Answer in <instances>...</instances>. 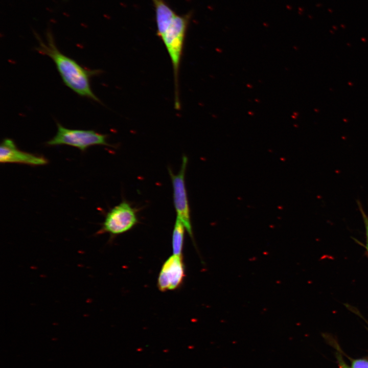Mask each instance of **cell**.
Masks as SVG:
<instances>
[{
	"mask_svg": "<svg viewBox=\"0 0 368 368\" xmlns=\"http://www.w3.org/2000/svg\"><path fill=\"white\" fill-rule=\"evenodd\" d=\"M157 34L162 40L172 64L175 87V106L180 108L178 74L186 35L191 13L177 14L165 0H152Z\"/></svg>",
	"mask_w": 368,
	"mask_h": 368,
	"instance_id": "1",
	"label": "cell"
},
{
	"mask_svg": "<svg viewBox=\"0 0 368 368\" xmlns=\"http://www.w3.org/2000/svg\"><path fill=\"white\" fill-rule=\"evenodd\" d=\"M34 34L39 42L36 50L53 60L65 84L79 95L100 102L91 89L89 81L90 77L97 74L99 71L86 70L60 52L51 32H47L48 44L44 43L36 33Z\"/></svg>",
	"mask_w": 368,
	"mask_h": 368,
	"instance_id": "2",
	"label": "cell"
},
{
	"mask_svg": "<svg viewBox=\"0 0 368 368\" xmlns=\"http://www.w3.org/2000/svg\"><path fill=\"white\" fill-rule=\"evenodd\" d=\"M56 135L46 144L48 146L66 145L79 149L82 151L94 145L111 147L106 141L107 135L93 130L72 129L57 123Z\"/></svg>",
	"mask_w": 368,
	"mask_h": 368,
	"instance_id": "3",
	"label": "cell"
},
{
	"mask_svg": "<svg viewBox=\"0 0 368 368\" xmlns=\"http://www.w3.org/2000/svg\"><path fill=\"white\" fill-rule=\"evenodd\" d=\"M138 222L136 209L123 200L106 213L101 228L96 234L108 233L112 237L128 232Z\"/></svg>",
	"mask_w": 368,
	"mask_h": 368,
	"instance_id": "4",
	"label": "cell"
},
{
	"mask_svg": "<svg viewBox=\"0 0 368 368\" xmlns=\"http://www.w3.org/2000/svg\"><path fill=\"white\" fill-rule=\"evenodd\" d=\"M188 161V157L183 155L180 169L176 174H174L170 168H168V170L172 183L173 203L176 217L182 222L186 231L193 239L191 212L185 183Z\"/></svg>",
	"mask_w": 368,
	"mask_h": 368,
	"instance_id": "5",
	"label": "cell"
},
{
	"mask_svg": "<svg viewBox=\"0 0 368 368\" xmlns=\"http://www.w3.org/2000/svg\"><path fill=\"white\" fill-rule=\"evenodd\" d=\"M185 266L181 255H173L164 263L157 279L159 290L166 291L177 289L185 277Z\"/></svg>",
	"mask_w": 368,
	"mask_h": 368,
	"instance_id": "6",
	"label": "cell"
},
{
	"mask_svg": "<svg viewBox=\"0 0 368 368\" xmlns=\"http://www.w3.org/2000/svg\"><path fill=\"white\" fill-rule=\"evenodd\" d=\"M1 163H15L30 166H42L48 163L44 157L19 150L14 141L9 138L4 139L0 146Z\"/></svg>",
	"mask_w": 368,
	"mask_h": 368,
	"instance_id": "7",
	"label": "cell"
},
{
	"mask_svg": "<svg viewBox=\"0 0 368 368\" xmlns=\"http://www.w3.org/2000/svg\"><path fill=\"white\" fill-rule=\"evenodd\" d=\"M186 229L179 219L176 217L172 233V245L173 255H181L185 232Z\"/></svg>",
	"mask_w": 368,
	"mask_h": 368,
	"instance_id": "8",
	"label": "cell"
},
{
	"mask_svg": "<svg viewBox=\"0 0 368 368\" xmlns=\"http://www.w3.org/2000/svg\"><path fill=\"white\" fill-rule=\"evenodd\" d=\"M357 204L365 226L366 237V248L368 250V215L363 209L361 204L359 201L357 202Z\"/></svg>",
	"mask_w": 368,
	"mask_h": 368,
	"instance_id": "9",
	"label": "cell"
},
{
	"mask_svg": "<svg viewBox=\"0 0 368 368\" xmlns=\"http://www.w3.org/2000/svg\"><path fill=\"white\" fill-rule=\"evenodd\" d=\"M351 368H368V360L365 359H354L352 361Z\"/></svg>",
	"mask_w": 368,
	"mask_h": 368,
	"instance_id": "10",
	"label": "cell"
},
{
	"mask_svg": "<svg viewBox=\"0 0 368 368\" xmlns=\"http://www.w3.org/2000/svg\"><path fill=\"white\" fill-rule=\"evenodd\" d=\"M337 358L340 368H351L346 364L340 354L337 355Z\"/></svg>",
	"mask_w": 368,
	"mask_h": 368,
	"instance_id": "11",
	"label": "cell"
},
{
	"mask_svg": "<svg viewBox=\"0 0 368 368\" xmlns=\"http://www.w3.org/2000/svg\"><path fill=\"white\" fill-rule=\"evenodd\" d=\"M50 21L54 22V23H56L57 22V21L54 19H51Z\"/></svg>",
	"mask_w": 368,
	"mask_h": 368,
	"instance_id": "12",
	"label": "cell"
},
{
	"mask_svg": "<svg viewBox=\"0 0 368 368\" xmlns=\"http://www.w3.org/2000/svg\"><path fill=\"white\" fill-rule=\"evenodd\" d=\"M63 14L65 16H67V17H69V16H70V15H69L68 14L66 13L63 12Z\"/></svg>",
	"mask_w": 368,
	"mask_h": 368,
	"instance_id": "13",
	"label": "cell"
}]
</instances>
